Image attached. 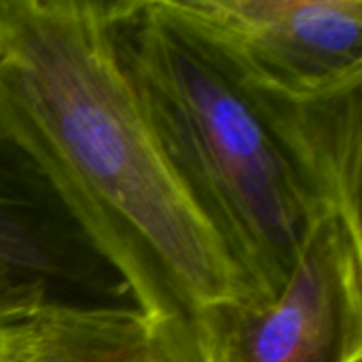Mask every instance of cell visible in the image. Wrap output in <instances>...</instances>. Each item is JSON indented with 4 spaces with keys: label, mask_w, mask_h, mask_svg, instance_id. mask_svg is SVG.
I'll use <instances>...</instances> for the list:
<instances>
[{
    "label": "cell",
    "mask_w": 362,
    "mask_h": 362,
    "mask_svg": "<svg viewBox=\"0 0 362 362\" xmlns=\"http://www.w3.org/2000/svg\"><path fill=\"white\" fill-rule=\"evenodd\" d=\"M102 21L163 161L252 303L282 291L320 221L361 225L362 83L265 87L174 0H102Z\"/></svg>",
    "instance_id": "cell-1"
},
{
    "label": "cell",
    "mask_w": 362,
    "mask_h": 362,
    "mask_svg": "<svg viewBox=\"0 0 362 362\" xmlns=\"http://www.w3.org/2000/svg\"><path fill=\"white\" fill-rule=\"evenodd\" d=\"M0 117L144 316L197 329L208 310L250 301L157 148L112 57L102 0H0Z\"/></svg>",
    "instance_id": "cell-2"
},
{
    "label": "cell",
    "mask_w": 362,
    "mask_h": 362,
    "mask_svg": "<svg viewBox=\"0 0 362 362\" xmlns=\"http://www.w3.org/2000/svg\"><path fill=\"white\" fill-rule=\"evenodd\" d=\"M138 310L40 161L0 117V318Z\"/></svg>",
    "instance_id": "cell-3"
},
{
    "label": "cell",
    "mask_w": 362,
    "mask_h": 362,
    "mask_svg": "<svg viewBox=\"0 0 362 362\" xmlns=\"http://www.w3.org/2000/svg\"><path fill=\"white\" fill-rule=\"evenodd\" d=\"M197 329L208 362L362 358V227L327 216L274 299L221 303Z\"/></svg>",
    "instance_id": "cell-4"
},
{
    "label": "cell",
    "mask_w": 362,
    "mask_h": 362,
    "mask_svg": "<svg viewBox=\"0 0 362 362\" xmlns=\"http://www.w3.org/2000/svg\"><path fill=\"white\" fill-rule=\"evenodd\" d=\"M250 78L291 95L362 83V0H174Z\"/></svg>",
    "instance_id": "cell-5"
},
{
    "label": "cell",
    "mask_w": 362,
    "mask_h": 362,
    "mask_svg": "<svg viewBox=\"0 0 362 362\" xmlns=\"http://www.w3.org/2000/svg\"><path fill=\"white\" fill-rule=\"evenodd\" d=\"M23 362H208L199 331L140 310L64 312L32 320Z\"/></svg>",
    "instance_id": "cell-6"
},
{
    "label": "cell",
    "mask_w": 362,
    "mask_h": 362,
    "mask_svg": "<svg viewBox=\"0 0 362 362\" xmlns=\"http://www.w3.org/2000/svg\"><path fill=\"white\" fill-rule=\"evenodd\" d=\"M32 320L0 318V362H23L30 346Z\"/></svg>",
    "instance_id": "cell-7"
},
{
    "label": "cell",
    "mask_w": 362,
    "mask_h": 362,
    "mask_svg": "<svg viewBox=\"0 0 362 362\" xmlns=\"http://www.w3.org/2000/svg\"><path fill=\"white\" fill-rule=\"evenodd\" d=\"M354 362H362V358H358V361H354Z\"/></svg>",
    "instance_id": "cell-8"
}]
</instances>
